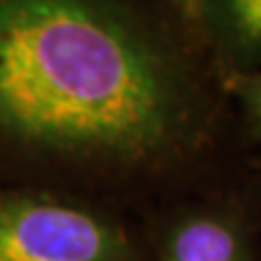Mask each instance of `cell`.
I'll use <instances>...</instances> for the list:
<instances>
[{
	"label": "cell",
	"mask_w": 261,
	"mask_h": 261,
	"mask_svg": "<svg viewBox=\"0 0 261 261\" xmlns=\"http://www.w3.org/2000/svg\"><path fill=\"white\" fill-rule=\"evenodd\" d=\"M0 261H140L130 235L92 207L0 192Z\"/></svg>",
	"instance_id": "obj_2"
},
{
	"label": "cell",
	"mask_w": 261,
	"mask_h": 261,
	"mask_svg": "<svg viewBox=\"0 0 261 261\" xmlns=\"http://www.w3.org/2000/svg\"><path fill=\"white\" fill-rule=\"evenodd\" d=\"M161 261H252L238 218L224 211H192L170 226Z\"/></svg>",
	"instance_id": "obj_3"
},
{
	"label": "cell",
	"mask_w": 261,
	"mask_h": 261,
	"mask_svg": "<svg viewBox=\"0 0 261 261\" xmlns=\"http://www.w3.org/2000/svg\"><path fill=\"white\" fill-rule=\"evenodd\" d=\"M198 100L172 46L126 11L76 0L0 3V135L120 166L185 148Z\"/></svg>",
	"instance_id": "obj_1"
},
{
	"label": "cell",
	"mask_w": 261,
	"mask_h": 261,
	"mask_svg": "<svg viewBox=\"0 0 261 261\" xmlns=\"http://www.w3.org/2000/svg\"><path fill=\"white\" fill-rule=\"evenodd\" d=\"M233 94L244 105L248 120L261 135V72H246V74H228Z\"/></svg>",
	"instance_id": "obj_5"
},
{
	"label": "cell",
	"mask_w": 261,
	"mask_h": 261,
	"mask_svg": "<svg viewBox=\"0 0 261 261\" xmlns=\"http://www.w3.org/2000/svg\"><path fill=\"white\" fill-rule=\"evenodd\" d=\"M194 13L233 68L231 74H246L261 63V0L198 3Z\"/></svg>",
	"instance_id": "obj_4"
}]
</instances>
